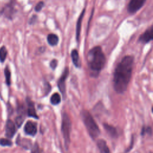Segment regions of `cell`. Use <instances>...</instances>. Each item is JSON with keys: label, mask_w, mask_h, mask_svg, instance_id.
<instances>
[{"label": "cell", "mask_w": 153, "mask_h": 153, "mask_svg": "<svg viewBox=\"0 0 153 153\" xmlns=\"http://www.w3.org/2000/svg\"><path fill=\"white\" fill-rule=\"evenodd\" d=\"M134 59L131 56L124 57L117 66L114 74V88L118 93H123L130 82Z\"/></svg>", "instance_id": "6da1fadb"}, {"label": "cell", "mask_w": 153, "mask_h": 153, "mask_svg": "<svg viewBox=\"0 0 153 153\" xmlns=\"http://www.w3.org/2000/svg\"><path fill=\"white\" fill-rule=\"evenodd\" d=\"M88 66L91 76H97L105 64V56L99 46H96L91 49L87 56Z\"/></svg>", "instance_id": "7a4b0ae2"}, {"label": "cell", "mask_w": 153, "mask_h": 153, "mask_svg": "<svg viewBox=\"0 0 153 153\" xmlns=\"http://www.w3.org/2000/svg\"><path fill=\"white\" fill-rule=\"evenodd\" d=\"M81 114L83 123L90 136L93 139H96L100 134V130L97 124L88 111L83 110Z\"/></svg>", "instance_id": "3957f363"}, {"label": "cell", "mask_w": 153, "mask_h": 153, "mask_svg": "<svg viewBox=\"0 0 153 153\" xmlns=\"http://www.w3.org/2000/svg\"><path fill=\"white\" fill-rule=\"evenodd\" d=\"M71 131V121L66 113H63L62 120V133L65 140V145L66 149L70 143V136Z\"/></svg>", "instance_id": "277c9868"}, {"label": "cell", "mask_w": 153, "mask_h": 153, "mask_svg": "<svg viewBox=\"0 0 153 153\" xmlns=\"http://www.w3.org/2000/svg\"><path fill=\"white\" fill-rule=\"evenodd\" d=\"M146 0H130L127 6V11L130 14H133L139 10L144 5Z\"/></svg>", "instance_id": "5b68a950"}, {"label": "cell", "mask_w": 153, "mask_h": 153, "mask_svg": "<svg viewBox=\"0 0 153 153\" xmlns=\"http://www.w3.org/2000/svg\"><path fill=\"white\" fill-rule=\"evenodd\" d=\"M68 75H69V68L68 67H66L64 69V71H63L60 78H59L58 82H57V85H58L59 90L62 93V94L64 97H65V94H66L65 82H66V79L67 77L68 76Z\"/></svg>", "instance_id": "8992f818"}, {"label": "cell", "mask_w": 153, "mask_h": 153, "mask_svg": "<svg viewBox=\"0 0 153 153\" xmlns=\"http://www.w3.org/2000/svg\"><path fill=\"white\" fill-rule=\"evenodd\" d=\"M15 13L16 10L14 8V5L12 2L7 4L1 11V14L5 17L10 19H11L13 17Z\"/></svg>", "instance_id": "52a82bcc"}, {"label": "cell", "mask_w": 153, "mask_h": 153, "mask_svg": "<svg viewBox=\"0 0 153 153\" xmlns=\"http://www.w3.org/2000/svg\"><path fill=\"white\" fill-rule=\"evenodd\" d=\"M16 126L14 122L8 120L5 124V136L8 139H11L16 133Z\"/></svg>", "instance_id": "ba28073f"}, {"label": "cell", "mask_w": 153, "mask_h": 153, "mask_svg": "<svg viewBox=\"0 0 153 153\" xmlns=\"http://www.w3.org/2000/svg\"><path fill=\"white\" fill-rule=\"evenodd\" d=\"M24 130L27 134L33 136L37 133L36 124L31 121H28L25 125Z\"/></svg>", "instance_id": "9c48e42d"}, {"label": "cell", "mask_w": 153, "mask_h": 153, "mask_svg": "<svg viewBox=\"0 0 153 153\" xmlns=\"http://www.w3.org/2000/svg\"><path fill=\"white\" fill-rule=\"evenodd\" d=\"M152 39V27H151L149 29H147L139 38V41L143 44L148 43Z\"/></svg>", "instance_id": "30bf717a"}, {"label": "cell", "mask_w": 153, "mask_h": 153, "mask_svg": "<svg viewBox=\"0 0 153 153\" xmlns=\"http://www.w3.org/2000/svg\"><path fill=\"white\" fill-rule=\"evenodd\" d=\"M18 115L16 118V124L18 127H20L25 120V109L23 106L18 107Z\"/></svg>", "instance_id": "8fae6325"}, {"label": "cell", "mask_w": 153, "mask_h": 153, "mask_svg": "<svg viewBox=\"0 0 153 153\" xmlns=\"http://www.w3.org/2000/svg\"><path fill=\"white\" fill-rule=\"evenodd\" d=\"M27 115L29 117H33L35 118L38 119V117L36 115L33 103L30 99H27Z\"/></svg>", "instance_id": "7c38bea8"}, {"label": "cell", "mask_w": 153, "mask_h": 153, "mask_svg": "<svg viewBox=\"0 0 153 153\" xmlns=\"http://www.w3.org/2000/svg\"><path fill=\"white\" fill-rule=\"evenodd\" d=\"M85 13V9H83L79 17H78V19L76 22V41H79V35H80V32H81V23L82 21V19L84 17Z\"/></svg>", "instance_id": "4fadbf2b"}, {"label": "cell", "mask_w": 153, "mask_h": 153, "mask_svg": "<svg viewBox=\"0 0 153 153\" xmlns=\"http://www.w3.org/2000/svg\"><path fill=\"white\" fill-rule=\"evenodd\" d=\"M97 145L100 153H110L109 149L105 140L99 139L97 141Z\"/></svg>", "instance_id": "5bb4252c"}, {"label": "cell", "mask_w": 153, "mask_h": 153, "mask_svg": "<svg viewBox=\"0 0 153 153\" xmlns=\"http://www.w3.org/2000/svg\"><path fill=\"white\" fill-rule=\"evenodd\" d=\"M71 58H72V62L74 64V65L76 68H80V66H81V61L79 60L78 52L76 50L74 49L71 51Z\"/></svg>", "instance_id": "9a60e30c"}, {"label": "cell", "mask_w": 153, "mask_h": 153, "mask_svg": "<svg viewBox=\"0 0 153 153\" xmlns=\"http://www.w3.org/2000/svg\"><path fill=\"white\" fill-rule=\"evenodd\" d=\"M48 43L51 46H55L58 44L59 38L57 35L54 33H50L47 36V38Z\"/></svg>", "instance_id": "2e32d148"}, {"label": "cell", "mask_w": 153, "mask_h": 153, "mask_svg": "<svg viewBox=\"0 0 153 153\" xmlns=\"http://www.w3.org/2000/svg\"><path fill=\"white\" fill-rule=\"evenodd\" d=\"M103 126H104V128L106 130L107 133L112 137H117V131L116 130V128L111 126V125H109L108 124H103Z\"/></svg>", "instance_id": "e0dca14e"}, {"label": "cell", "mask_w": 153, "mask_h": 153, "mask_svg": "<svg viewBox=\"0 0 153 153\" xmlns=\"http://www.w3.org/2000/svg\"><path fill=\"white\" fill-rule=\"evenodd\" d=\"M60 101H61L60 95L57 93H54L50 98V102H51V104H53L54 105H56L59 104L60 102Z\"/></svg>", "instance_id": "ac0fdd59"}, {"label": "cell", "mask_w": 153, "mask_h": 153, "mask_svg": "<svg viewBox=\"0 0 153 153\" xmlns=\"http://www.w3.org/2000/svg\"><path fill=\"white\" fill-rule=\"evenodd\" d=\"M4 74L5 76L6 84L7 85H10L11 84V72L8 66H6L4 70Z\"/></svg>", "instance_id": "d6986e66"}, {"label": "cell", "mask_w": 153, "mask_h": 153, "mask_svg": "<svg viewBox=\"0 0 153 153\" xmlns=\"http://www.w3.org/2000/svg\"><path fill=\"white\" fill-rule=\"evenodd\" d=\"M7 50L6 48L3 46L0 48V62H4L7 57Z\"/></svg>", "instance_id": "ffe728a7"}, {"label": "cell", "mask_w": 153, "mask_h": 153, "mask_svg": "<svg viewBox=\"0 0 153 153\" xmlns=\"http://www.w3.org/2000/svg\"><path fill=\"white\" fill-rule=\"evenodd\" d=\"M0 145L3 146H10L12 145V142L8 139L1 138L0 139Z\"/></svg>", "instance_id": "44dd1931"}, {"label": "cell", "mask_w": 153, "mask_h": 153, "mask_svg": "<svg viewBox=\"0 0 153 153\" xmlns=\"http://www.w3.org/2000/svg\"><path fill=\"white\" fill-rule=\"evenodd\" d=\"M18 143L20 145H22L23 147L25 148H28L29 146H30L31 143L30 142V140H27V139H22L21 140L19 141V143L18 142Z\"/></svg>", "instance_id": "7402d4cb"}, {"label": "cell", "mask_w": 153, "mask_h": 153, "mask_svg": "<svg viewBox=\"0 0 153 153\" xmlns=\"http://www.w3.org/2000/svg\"><path fill=\"white\" fill-rule=\"evenodd\" d=\"M44 5V2H42V1L39 2L36 5V6H35V10L36 11H37V12L40 11L41 10V9L43 8Z\"/></svg>", "instance_id": "603a6c76"}, {"label": "cell", "mask_w": 153, "mask_h": 153, "mask_svg": "<svg viewBox=\"0 0 153 153\" xmlns=\"http://www.w3.org/2000/svg\"><path fill=\"white\" fill-rule=\"evenodd\" d=\"M57 65V61L56 59H53L50 63V66L52 69H54L56 68Z\"/></svg>", "instance_id": "cb8c5ba5"}, {"label": "cell", "mask_w": 153, "mask_h": 153, "mask_svg": "<svg viewBox=\"0 0 153 153\" xmlns=\"http://www.w3.org/2000/svg\"><path fill=\"white\" fill-rule=\"evenodd\" d=\"M31 153H39V147H38V144L36 143L33 146V148L32 149Z\"/></svg>", "instance_id": "d4e9b609"}, {"label": "cell", "mask_w": 153, "mask_h": 153, "mask_svg": "<svg viewBox=\"0 0 153 153\" xmlns=\"http://www.w3.org/2000/svg\"><path fill=\"white\" fill-rule=\"evenodd\" d=\"M36 19H37V16H33L30 18V20H29V24H30V25H32V24L34 23L35 22V21L36 20Z\"/></svg>", "instance_id": "484cf974"}]
</instances>
